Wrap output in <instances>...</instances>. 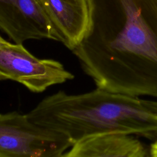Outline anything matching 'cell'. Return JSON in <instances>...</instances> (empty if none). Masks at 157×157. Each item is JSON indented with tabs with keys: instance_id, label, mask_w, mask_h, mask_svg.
I'll list each match as a JSON object with an SVG mask.
<instances>
[{
	"instance_id": "8992f818",
	"label": "cell",
	"mask_w": 157,
	"mask_h": 157,
	"mask_svg": "<svg viewBox=\"0 0 157 157\" xmlns=\"http://www.w3.org/2000/svg\"><path fill=\"white\" fill-rule=\"evenodd\" d=\"M61 42L72 50L89 26L86 0H37Z\"/></svg>"
},
{
	"instance_id": "5b68a950",
	"label": "cell",
	"mask_w": 157,
	"mask_h": 157,
	"mask_svg": "<svg viewBox=\"0 0 157 157\" xmlns=\"http://www.w3.org/2000/svg\"><path fill=\"white\" fill-rule=\"evenodd\" d=\"M0 28L15 44L59 37L37 0H0Z\"/></svg>"
},
{
	"instance_id": "3957f363",
	"label": "cell",
	"mask_w": 157,
	"mask_h": 157,
	"mask_svg": "<svg viewBox=\"0 0 157 157\" xmlns=\"http://www.w3.org/2000/svg\"><path fill=\"white\" fill-rule=\"evenodd\" d=\"M74 143L32 121L26 114L0 113V157H60Z\"/></svg>"
},
{
	"instance_id": "7a4b0ae2",
	"label": "cell",
	"mask_w": 157,
	"mask_h": 157,
	"mask_svg": "<svg viewBox=\"0 0 157 157\" xmlns=\"http://www.w3.org/2000/svg\"><path fill=\"white\" fill-rule=\"evenodd\" d=\"M34 119L74 144L105 132L157 138V100L99 88L80 94L59 91L48 96L36 106Z\"/></svg>"
},
{
	"instance_id": "52a82bcc",
	"label": "cell",
	"mask_w": 157,
	"mask_h": 157,
	"mask_svg": "<svg viewBox=\"0 0 157 157\" xmlns=\"http://www.w3.org/2000/svg\"><path fill=\"white\" fill-rule=\"evenodd\" d=\"M149 150L136 136L99 133L86 137L73 144L64 157H145Z\"/></svg>"
},
{
	"instance_id": "277c9868",
	"label": "cell",
	"mask_w": 157,
	"mask_h": 157,
	"mask_svg": "<svg viewBox=\"0 0 157 157\" xmlns=\"http://www.w3.org/2000/svg\"><path fill=\"white\" fill-rule=\"evenodd\" d=\"M74 77L59 61L36 58L22 44L0 40V80L15 81L33 92L40 93Z\"/></svg>"
},
{
	"instance_id": "ba28073f",
	"label": "cell",
	"mask_w": 157,
	"mask_h": 157,
	"mask_svg": "<svg viewBox=\"0 0 157 157\" xmlns=\"http://www.w3.org/2000/svg\"><path fill=\"white\" fill-rule=\"evenodd\" d=\"M149 155L153 157H157V138L156 140L150 145L149 148Z\"/></svg>"
},
{
	"instance_id": "6da1fadb",
	"label": "cell",
	"mask_w": 157,
	"mask_h": 157,
	"mask_svg": "<svg viewBox=\"0 0 157 157\" xmlns=\"http://www.w3.org/2000/svg\"><path fill=\"white\" fill-rule=\"evenodd\" d=\"M72 50L97 88L157 98V0H93Z\"/></svg>"
}]
</instances>
